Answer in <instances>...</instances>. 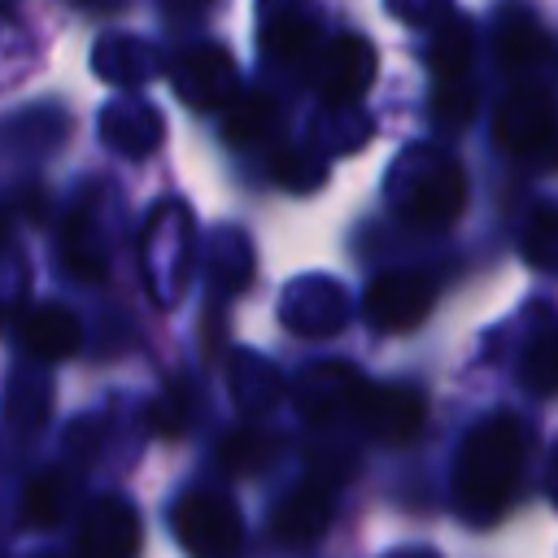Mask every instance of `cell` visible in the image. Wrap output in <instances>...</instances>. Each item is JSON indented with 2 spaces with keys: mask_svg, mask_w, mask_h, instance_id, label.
<instances>
[{
  "mask_svg": "<svg viewBox=\"0 0 558 558\" xmlns=\"http://www.w3.org/2000/svg\"><path fill=\"white\" fill-rule=\"evenodd\" d=\"M519 475H523V427H519V418L514 414L484 418L462 440V453H458V466H453L458 510L466 519H475L480 527L493 523L514 501Z\"/></svg>",
  "mask_w": 558,
  "mask_h": 558,
  "instance_id": "6da1fadb",
  "label": "cell"
},
{
  "mask_svg": "<svg viewBox=\"0 0 558 558\" xmlns=\"http://www.w3.org/2000/svg\"><path fill=\"white\" fill-rule=\"evenodd\" d=\"M436 65V92L432 113L440 126H466L475 118V78H471V26L462 17H449L432 48Z\"/></svg>",
  "mask_w": 558,
  "mask_h": 558,
  "instance_id": "7a4b0ae2",
  "label": "cell"
},
{
  "mask_svg": "<svg viewBox=\"0 0 558 558\" xmlns=\"http://www.w3.org/2000/svg\"><path fill=\"white\" fill-rule=\"evenodd\" d=\"M432 305H436V279H427L418 270H384L379 279H371L366 301H362L366 323L384 336L414 331Z\"/></svg>",
  "mask_w": 558,
  "mask_h": 558,
  "instance_id": "3957f363",
  "label": "cell"
},
{
  "mask_svg": "<svg viewBox=\"0 0 558 558\" xmlns=\"http://www.w3.org/2000/svg\"><path fill=\"white\" fill-rule=\"evenodd\" d=\"M170 523H174L179 545L192 554H231L240 545V510L222 493L196 488V493L179 497Z\"/></svg>",
  "mask_w": 558,
  "mask_h": 558,
  "instance_id": "277c9868",
  "label": "cell"
},
{
  "mask_svg": "<svg viewBox=\"0 0 558 558\" xmlns=\"http://www.w3.org/2000/svg\"><path fill=\"white\" fill-rule=\"evenodd\" d=\"M558 140V109L554 96L541 87H519L497 109V144L510 157H541Z\"/></svg>",
  "mask_w": 558,
  "mask_h": 558,
  "instance_id": "5b68a950",
  "label": "cell"
},
{
  "mask_svg": "<svg viewBox=\"0 0 558 558\" xmlns=\"http://www.w3.org/2000/svg\"><path fill=\"white\" fill-rule=\"evenodd\" d=\"M349 405H353V418L375 440H388V445H405L423 427V397L410 388H379V384L349 379Z\"/></svg>",
  "mask_w": 558,
  "mask_h": 558,
  "instance_id": "8992f818",
  "label": "cell"
},
{
  "mask_svg": "<svg viewBox=\"0 0 558 558\" xmlns=\"http://www.w3.org/2000/svg\"><path fill=\"white\" fill-rule=\"evenodd\" d=\"M375 83V48L357 35H336L331 48L323 52V74H318V96L323 105L340 109L357 100Z\"/></svg>",
  "mask_w": 558,
  "mask_h": 558,
  "instance_id": "52a82bcc",
  "label": "cell"
},
{
  "mask_svg": "<svg viewBox=\"0 0 558 558\" xmlns=\"http://www.w3.org/2000/svg\"><path fill=\"white\" fill-rule=\"evenodd\" d=\"M462 201H466V179H462V166L458 161H436L405 196V218L414 227H449L458 214H462Z\"/></svg>",
  "mask_w": 558,
  "mask_h": 558,
  "instance_id": "ba28073f",
  "label": "cell"
},
{
  "mask_svg": "<svg viewBox=\"0 0 558 558\" xmlns=\"http://www.w3.org/2000/svg\"><path fill=\"white\" fill-rule=\"evenodd\" d=\"M78 545L87 554L100 558H118V554H135L140 549V514L131 501L118 497H100L87 514H83V536Z\"/></svg>",
  "mask_w": 558,
  "mask_h": 558,
  "instance_id": "9c48e42d",
  "label": "cell"
},
{
  "mask_svg": "<svg viewBox=\"0 0 558 558\" xmlns=\"http://www.w3.org/2000/svg\"><path fill=\"white\" fill-rule=\"evenodd\" d=\"M327 523H331V497H327L323 484H301V488H292V493L275 506V514H270V532H275V541H283V545H314V541L327 532Z\"/></svg>",
  "mask_w": 558,
  "mask_h": 558,
  "instance_id": "30bf717a",
  "label": "cell"
},
{
  "mask_svg": "<svg viewBox=\"0 0 558 558\" xmlns=\"http://www.w3.org/2000/svg\"><path fill=\"white\" fill-rule=\"evenodd\" d=\"M22 344L39 362H65L83 344V327L65 305H39L22 318Z\"/></svg>",
  "mask_w": 558,
  "mask_h": 558,
  "instance_id": "8fae6325",
  "label": "cell"
},
{
  "mask_svg": "<svg viewBox=\"0 0 558 558\" xmlns=\"http://www.w3.org/2000/svg\"><path fill=\"white\" fill-rule=\"evenodd\" d=\"M179 65L192 70V78H187V74H174V83H179V92L192 96L201 109H209V105L231 87V61H227L222 52H214V48L192 52V57H183Z\"/></svg>",
  "mask_w": 558,
  "mask_h": 558,
  "instance_id": "7c38bea8",
  "label": "cell"
},
{
  "mask_svg": "<svg viewBox=\"0 0 558 558\" xmlns=\"http://www.w3.org/2000/svg\"><path fill=\"white\" fill-rule=\"evenodd\" d=\"M275 118H279V109H275V100L266 92H240L227 105V140L244 148V144L262 140L275 126Z\"/></svg>",
  "mask_w": 558,
  "mask_h": 558,
  "instance_id": "4fadbf2b",
  "label": "cell"
},
{
  "mask_svg": "<svg viewBox=\"0 0 558 558\" xmlns=\"http://www.w3.org/2000/svg\"><path fill=\"white\" fill-rule=\"evenodd\" d=\"M523 384L536 397L558 392V323H545L523 353Z\"/></svg>",
  "mask_w": 558,
  "mask_h": 558,
  "instance_id": "5bb4252c",
  "label": "cell"
},
{
  "mask_svg": "<svg viewBox=\"0 0 558 558\" xmlns=\"http://www.w3.org/2000/svg\"><path fill=\"white\" fill-rule=\"evenodd\" d=\"M65 514V480L61 475H35L22 497L26 527H57Z\"/></svg>",
  "mask_w": 558,
  "mask_h": 558,
  "instance_id": "9a60e30c",
  "label": "cell"
},
{
  "mask_svg": "<svg viewBox=\"0 0 558 558\" xmlns=\"http://www.w3.org/2000/svg\"><path fill=\"white\" fill-rule=\"evenodd\" d=\"M262 44H266L270 57L296 61V57H305L314 48V22L310 17H275V22H266Z\"/></svg>",
  "mask_w": 558,
  "mask_h": 558,
  "instance_id": "2e32d148",
  "label": "cell"
},
{
  "mask_svg": "<svg viewBox=\"0 0 558 558\" xmlns=\"http://www.w3.org/2000/svg\"><path fill=\"white\" fill-rule=\"evenodd\" d=\"M523 257L558 270V209H541L523 235Z\"/></svg>",
  "mask_w": 558,
  "mask_h": 558,
  "instance_id": "e0dca14e",
  "label": "cell"
},
{
  "mask_svg": "<svg viewBox=\"0 0 558 558\" xmlns=\"http://www.w3.org/2000/svg\"><path fill=\"white\" fill-rule=\"evenodd\" d=\"M545 31H536L532 22H523V17H510L506 26H501V57L510 61V65H523L527 57H536L541 48H545V39H541Z\"/></svg>",
  "mask_w": 558,
  "mask_h": 558,
  "instance_id": "ac0fdd59",
  "label": "cell"
},
{
  "mask_svg": "<svg viewBox=\"0 0 558 558\" xmlns=\"http://www.w3.org/2000/svg\"><path fill=\"white\" fill-rule=\"evenodd\" d=\"M262 449H270V440H262V436H231V440H222V453H218V462L231 471V475H248V471H257L262 462H266V453Z\"/></svg>",
  "mask_w": 558,
  "mask_h": 558,
  "instance_id": "d6986e66",
  "label": "cell"
}]
</instances>
